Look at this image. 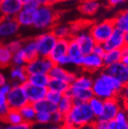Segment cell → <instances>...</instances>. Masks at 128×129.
I'll use <instances>...</instances> for the list:
<instances>
[{
    "label": "cell",
    "mask_w": 128,
    "mask_h": 129,
    "mask_svg": "<svg viewBox=\"0 0 128 129\" xmlns=\"http://www.w3.org/2000/svg\"><path fill=\"white\" fill-rule=\"evenodd\" d=\"M124 85L115 77L101 71L93 79L91 87L94 97L102 101L120 97Z\"/></svg>",
    "instance_id": "6da1fadb"
},
{
    "label": "cell",
    "mask_w": 128,
    "mask_h": 129,
    "mask_svg": "<svg viewBox=\"0 0 128 129\" xmlns=\"http://www.w3.org/2000/svg\"><path fill=\"white\" fill-rule=\"evenodd\" d=\"M96 119L88 102H74L71 110L65 116L63 126L81 129L84 125L93 124Z\"/></svg>",
    "instance_id": "7a4b0ae2"
},
{
    "label": "cell",
    "mask_w": 128,
    "mask_h": 129,
    "mask_svg": "<svg viewBox=\"0 0 128 129\" xmlns=\"http://www.w3.org/2000/svg\"><path fill=\"white\" fill-rule=\"evenodd\" d=\"M56 20L57 14L52 6L46 5L39 6L32 27L36 30L43 31L51 30L56 24Z\"/></svg>",
    "instance_id": "3957f363"
},
{
    "label": "cell",
    "mask_w": 128,
    "mask_h": 129,
    "mask_svg": "<svg viewBox=\"0 0 128 129\" xmlns=\"http://www.w3.org/2000/svg\"><path fill=\"white\" fill-rule=\"evenodd\" d=\"M115 24L112 19L104 20L92 24L89 32L97 44H104L115 30Z\"/></svg>",
    "instance_id": "277c9868"
},
{
    "label": "cell",
    "mask_w": 128,
    "mask_h": 129,
    "mask_svg": "<svg viewBox=\"0 0 128 129\" xmlns=\"http://www.w3.org/2000/svg\"><path fill=\"white\" fill-rule=\"evenodd\" d=\"M35 40L37 43L39 56L49 57L57 42V38L54 35L52 30H47L38 35L35 38Z\"/></svg>",
    "instance_id": "5b68a950"
},
{
    "label": "cell",
    "mask_w": 128,
    "mask_h": 129,
    "mask_svg": "<svg viewBox=\"0 0 128 129\" xmlns=\"http://www.w3.org/2000/svg\"><path fill=\"white\" fill-rule=\"evenodd\" d=\"M12 90L6 95V103L10 109L19 110L28 104L29 101L23 85L17 83H12Z\"/></svg>",
    "instance_id": "8992f818"
},
{
    "label": "cell",
    "mask_w": 128,
    "mask_h": 129,
    "mask_svg": "<svg viewBox=\"0 0 128 129\" xmlns=\"http://www.w3.org/2000/svg\"><path fill=\"white\" fill-rule=\"evenodd\" d=\"M55 66L53 62L49 57H42L38 56L33 60L30 61L25 66L27 74L29 75H34V74H47L52 69V67Z\"/></svg>",
    "instance_id": "52a82bcc"
},
{
    "label": "cell",
    "mask_w": 128,
    "mask_h": 129,
    "mask_svg": "<svg viewBox=\"0 0 128 129\" xmlns=\"http://www.w3.org/2000/svg\"><path fill=\"white\" fill-rule=\"evenodd\" d=\"M122 100L120 97H116L112 99H108L104 101V109L102 115L99 117V120L109 121L115 119L117 113L122 109Z\"/></svg>",
    "instance_id": "ba28073f"
},
{
    "label": "cell",
    "mask_w": 128,
    "mask_h": 129,
    "mask_svg": "<svg viewBox=\"0 0 128 129\" xmlns=\"http://www.w3.org/2000/svg\"><path fill=\"white\" fill-rule=\"evenodd\" d=\"M39 6L34 2L23 6L21 12L16 15L15 19L21 27H30L32 26L36 17L37 10Z\"/></svg>",
    "instance_id": "9c48e42d"
},
{
    "label": "cell",
    "mask_w": 128,
    "mask_h": 129,
    "mask_svg": "<svg viewBox=\"0 0 128 129\" xmlns=\"http://www.w3.org/2000/svg\"><path fill=\"white\" fill-rule=\"evenodd\" d=\"M80 68H82L87 74H93V73L101 72L104 70V63L103 59L100 56H98L94 54H89L82 56V64Z\"/></svg>",
    "instance_id": "30bf717a"
},
{
    "label": "cell",
    "mask_w": 128,
    "mask_h": 129,
    "mask_svg": "<svg viewBox=\"0 0 128 129\" xmlns=\"http://www.w3.org/2000/svg\"><path fill=\"white\" fill-rule=\"evenodd\" d=\"M73 38L76 40V42L78 43L79 47L81 48L82 56L91 54L93 48H94L96 42L90 34L89 30H83L82 31L78 32L77 34L74 35Z\"/></svg>",
    "instance_id": "8fae6325"
},
{
    "label": "cell",
    "mask_w": 128,
    "mask_h": 129,
    "mask_svg": "<svg viewBox=\"0 0 128 129\" xmlns=\"http://www.w3.org/2000/svg\"><path fill=\"white\" fill-rule=\"evenodd\" d=\"M20 28L21 26L15 18L3 17L0 20V38H13L19 32Z\"/></svg>",
    "instance_id": "7c38bea8"
},
{
    "label": "cell",
    "mask_w": 128,
    "mask_h": 129,
    "mask_svg": "<svg viewBox=\"0 0 128 129\" xmlns=\"http://www.w3.org/2000/svg\"><path fill=\"white\" fill-rule=\"evenodd\" d=\"M105 73L117 79L124 86L128 85V69L122 62L111 64L104 68Z\"/></svg>",
    "instance_id": "4fadbf2b"
},
{
    "label": "cell",
    "mask_w": 128,
    "mask_h": 129,
    "mask_svg": "<svg viewBox=\"0 0 128 129\" xmlns=\"http://www.w3.org/2000/svg\"><path fill=\"white\" fill-rule=\"evenodd\" d=\"M22 85H23L25 92H26V96L29 103L34 104V103L38 102V101L46 99L48 88L35 86V85L30 84L28 82H26Z\"/></svg>",
    "instance_id": "5bb4252c"
},
{
    "label": "cell",
    "mask_w": 128,
    "mask_h": 129,
    "mask_svg": "<svg viewBox=\"0 0 128 129\" xmlns=\"http://www.w3.org/2000/svg\"><path fill=\"white\" fill-rule=\"evenodd\" d=\"M22 7L23 5L20 0H2L0 4V14H2L3 17L15 18Z\"/></svg>",
    "instance_id": "9a60e30c"
},
{
    "label": "cell",
    "mask_w": 128,
    "mask_h": 129,
    "mask_svg": "<svg viewBox=\"0 0 128 129\" xmlns=\"http://www.w3.org/2000/svg\"><path fill=\"white\" fill-rule=\"evenodd\" d=\"M105 51L116 50V49H123L125 47L124 45V32L122 30L115 29L111 36L103 44Z\"/></svg>",
    "instance_id": "2e32d148"
},
{
    "label": "cell",
    "mask_w": 128,
    "mask_h": 129,
    "mask_svg": "<svg viewBox=\"0 0 128 129\" xmlns=\"http://www.w3.org/2000/svg\"><path fill=\"white\" fill-rule=\"evenodd\" d=\"M50 79H56V80L65 81L69 84H72L76 78V74L74 72L67 70L66 67H60L57 64H55L52 69L48 73Z\"/></svg>",
    "instance_id": "e0dca14e"
},
{
    "label": "cell",
    "mask_w": 128,
    "mask_h": 129,
    "mask_svg": "<svg viewBox=\"0 0 128 129\" xmlns=\"http://www.w3.org/2000/svg\"><path fill=\"white\" fill-rule=\"evenodd\" d=\"M66 94L72 98L74 102H89L94 97L91 89L76 88L71 85Z\"/></svg>",
    "instance_id": "ac0fdd59"
},
{
    "label": "cell",
    "mask_w": 128,
    "mask_h": 129,
    "mask_svg": "<svg viewBox=\"0 0 128 129\" xmlns=\"http://www.w3.org/2000/svg\"><path fill=\"white\" fill-rule=\"evenodd\" d=\"M101 7V0H82L79 11L85 16H93Z\"/></svg>",
    "instance_id": "d6986e66"
},
{
    "label": "cell",
    "mask_w": 128,
    "mask_h": 129,
    "mask_svg": "<svg viewBox=\"0 0 128 129\" xmlns=\"http://www.w3.org/2000/svg\"><path fill=\"white\" fill-rule=\"evenodd\" d=\"M21 51L23 54L27 63L38 57V48H37V43L35 39H30V40H24L23 46H22Z\"/></svg>",
    "instance_id": "ffe728a7"
},
{
    "label": "cell",
    "mask_w": 128,
    "mask_h": 129,
    "mask_svg": "<svg viewBox=\"0 0 128 129\" xmlns=\"http://www.w3.org/2000/svg\"><path fill=\"white\" fill-rule=\"evenodd\" d=\"M9 77L13 83L24 84L28 80V74L25 67H12L9 73Z\"/></svg>",
    "instance_id": "44dd1931"
},
{
    "label": "cell",
    "mask_w": 128,
    "mask_h": 129,
    "mask_svg": "<svg viewBox=\"0 0 128 129\" xmlns=\"http://www.w3.org/2000/svg\"><path fill=\"white\" fill-rule=\"evenodd\" d=\"M68 43L69 40H57V42L49 56V58L54 62V64L61 56L67 55Z\"/></svg>",
    "instance_id": "7402d4cb"
},
{
    "label": "cell",
    "mask_w": 128,
    "mask_h": 129,
    "mask_svg": "<svg viewBox=\"0 0 128 129\" xmlns=\"http://www.w3.org/2000/svg\"><path fill=\"white\" fill-rule=\"evenodd\" d=\"M93 79L94 77L87 73H84L82 75H77L75 80L71 84V86L81 89H91L92 85H93Z\"/></svg>",
    "instance_id": "603a6c76"
},
{
    "label": "cell",
    "mask_w": 128,
    "mask_h": 129,
    "mask_svg": "<svg viewBox=\"0 0 128 129\" xmlns=\"http://www.w3.org/2000/svg\"><path fill=\"white\" fill-rule=\"evenodd\" d=\"M51 30L57 40H70L74 36L70 25L67 24H56Z\"/></svg>",
    "instance_id": "cb8c5ba5"
},
{
    "label": "cell",
    "mask_w": 128,
    "mask_h": 129,
    "mask_svg": "<svg viewBox=\"0 0 128 129\" xmlns=\"http://www.w3.org/2000/svg\"><path fill=\"white\" fill-rule=\"evenodd\" d=\"M123 58V50L122 49H116V50L108 51L105 53L102 59L104 63V67H109L111 64H116V63L122 62Z\"/></svg>",
    "instance_id": "d4e9b609"
},
{
    "label": "cell",
    "mask_w": 128,
    "mask_h": 129,
    "mask_svg": "<svg viewBox=\"0 0 128 129\" xmlns=\"http://www.w3.org/2000/svg\"><path fill=\"white\" fill-rule=\"evenodd\" d=\"M32 105H33L34 109H35L37 113H48V114L52 115L53 113L57 111V105L50 102L46 99L38 101V102L34 103Z\"/></svg>",
    "instance_id": "484cf974"
},
{
    "label": "cell",
    "mask_w": 128,
    "mask_h": 129,
    "mask_svg": "<svg viewBox=\"0 0 128 129\" xmlns=\"http://www.w3.org/2000/svg\"><path fill=\"white\" fill-rule=\"evenodd\" d=\"M28 83L30 84L39 87L48 88V83L50 82V77L47 74H34V75H28Z\"/></svg>",
    "instance_id": "4316f807"
},
{
    "label": "cell",
    "mask_w": 128,
    "mask_h": 129,
    "mask_svg": "<svg viewBox=\"0 0 128 129\" xmlns=\"http://www.w3.org/2000/svg\"><path fill=\"white\" fill-rule=\"evenodd\" d=\"M19 112L23 119V122H27V123L32 124V125H33V123H35L37 112L32 104L28 103L21 109H19Z\"/></svg>",
    "instance_id": "83f0119b"
},
{
    "label": "cell",
    "mask_w": 128,
    "mask_h": 129,
    "mask_svg": "<svg viewBox=\"0 0 128 129\" xmlns=\"http://www.w3.org/2000/svg\"><path fill=\"white\" fill-rule=\"evenodd\" d=\"M115 24V28L124 32L128 31V11H123L116 14L112 19Z\"/></svg>",
    "instance_id": "f1b7e54d"
},
{
    "label": "cell",
    "mask_w": 128,
    "mask_h": 129,
    "mask_svg": "<svg viewBox=\"0 0 128 129\" xmlns=\"http://www.w3.org/2000/svg\"><path fill=\"white\" fill-rule=\"evenodd\" d=\"M70 85L68 83L65 81L61 80H56V79H50V82L48 83V90L50 91H54L56 92H59L61 94H66L70 88Z\"/></svg>",
    "instance_id": "f546056e"
},
{
    "label": "cell",
    "mask_w": 128,
    "mask_h": 129,
    "mask_svg": "<svg viewBox=\"0 0 128 129\" xmlns=\"http://www.w3.org/2000/svg\"><path fill=\"white\" fill-rule=\"evenodd\" d=\"M13 53L11 52L6 45L0 44V67L6 68L10 67L12 63Z\"/></svg>",
    "instance_id": "4dcf8cb0"
},
{
    "label": "cell",
    "mask_w": 128,
    "mask_h": 129,
    "mask_svg": "<svg viewBox=\"0 0 128 129\" xmlns=\"http://www.w3.org/2000/svg\"><path fill=\"white\" fill-rule=\"evenodd\" d=\"M74 102L72 98L66 93V94L63 95L61 101L57 104V111L63 114L64 116H66L71 110V109L74 106Z\"/></svg>",
    "instance_id": "1f68e13d"
},
{
    "label": "cell",
    "mask_w": 128,
    "mask_h": 129,
    "mask_svg": "<svg viewBox=\"0 0 128 129\" xmlns=\"http://www.w3.org/2000/svg\"><path fill=\"white\" fill-rule=\"evenodd\" d=\"M2 121L7 125H18V124L23 122V119H22L19 110L10 109L9 112L7 113V115L2 119Z\"/></svg>",
    "instance_id": "d6a6232c"
},
{
    "label": "cell",
    "mask_w": 128,
    "mask_h": 129,
    "mask_svg": "<svg viewBox=\"0 0 128 129\" xmlns=\"http://www.w3.org/2000/svg\"><path fill=\"white\" fill-rule=\"evenodd\" d=\"M89 105H90V109H91L92 112L98 119L103 113V109H104V101L99 99L97 97H93L90 101H89Z\"/></svg>",
    "instance_id": "836d02e7"
},
{
    "label": "cell",
    "mask_w": 128,
    "mask_h": 129,
    "mask_svg": "<svg viewBox=\"0 0 128 129\" xmlns=\"http://www.w3.org/2000/svg\"><path fill=\"white\" fill-rule=\"evenodd\" d=\"M67 55L70 56L73 60L77 59L79 57H82V54L81 51V48L79 47L78 43L76 42V40L74 38L69 40L68 43V49H67Z\"/></svg>",
    "instance_id": "e575fe53"
},
{
    "label": "cell",
    "mask_w": 128,
    "mask_h": 129,
    "mask_svg": "<svg viewBox=\"0 0 128 129\" xmlns=\"http://www.w3.org/2000/svg\"><path fill=\"white\" fill-rule=\"evenodd\" d=\"M26 64H27V61L21 50L13 54L12 63H11L12 67H25Z\"/></svg>",
    "instance_id": "d590c367"
},
{
    "label": "cell",
    "mask_w": 128,
    "mask_h": 129,
    "mask_svg": "<svg viewBox=\"0 0 128 129\" xmlns=\"http://www.w3.org/2000/svg\"><path fill=\"white\" fill-rule=\"evenodd\" d=\"M24 40H21V39H14V40H10L9 42L6 44V47L8 48V49L14 54V53L18 52L19 50H21L23 46Z\"/></svg>",
    "instance_id": "8d00e7d4"
},
{
    "label": "cell",
    "mask_w": 128,
    "mask_h": 129,
    "mask_svg": "<svg viewBox=\"0 0 128 129\" xmlns=\"http://www.w3.org/2000/svg\"><path fill=\"white\" fill-rule=\"evenodd\" d=\"M51 114L48 113H37L35 123L40 124V125H47V124L51 123Z\"/></svg>",
    "instance_id": "74e56055"
},
{
    "label": "cell",
    "mask_w": 128,
    "mask_h": 129,
    "mask_svg": "<svg viewBox=\"0 0 128 129\" xmlns=\"http://www.w3.org/2000/svg\"><path fill=\"white\" fill-rule=\"evenodd\" d=\"M62 97H63V94H61V93L48 90L46 100H48V101H50V102L54 103V104L57 105L58 103H59V101H61V99H62Z\"/></svg>",
    "instance_id": "f35d334b"
},
{
    "label": "cell",
    "mask_w": 128,
    "mask_h": 129,
    "mask_svg": "<svg viewBox=\"0 0 128 129\" xmlns=\"http://www.w3.org/2000/svg\"><path fill=\"white\" fill-rule=\"evenodd\" d=\"M108 129H128V121H116L115 119L108 122Z\"/></svg>",
    "instance_id": "ab89813d"
},
{
    "label": "cell",
    "mask_w": 128,
    "mask_h": 129,
    "mask_svg": "<svg viewBox=\"0 0 128 129\" xmlns=\"http://www.w3.org/2000/svg\"><path fill=\"white\" fill-rule=\"evenodd\" d=\"M64 119H65V116L63 114H61L60 112L56 111L51 116V123L55 124L56 125L63 126V125H64Z\"/></svg>",
    "instance_id": "60d3db41"
},
{
    "label": "cell",
    "mask_w": 128,
    "mask_h": 129,
    "mask_svg": "<svg viewBox=\"0 0 128 129\" xmlns=\"http://www.w3.org/2000/svg\"><path fill=\"white\" fill-rule=\"evenodd\" d=\"M55 64H57V66H60V67H63L73 66V59L71 58L68 55H66V56H61L60 58H58L57 60L55 62Z\"/></svg>",
    "instance_id": "b9f144b4"
},
{
    "label": "cell",
    "mask_w": 128,
    "mask_h": 129,
    "mask_svg": "<svg viewBox=\"0 0 128 129\" xmlns=\"http://www.w3.org/2000/svg\"><path fill=\"white\" fill-rule=\"evenodd\" d=\"M32 124L22 122L18 125H6L4 126V129H32Z\"/></svg>",
    "instance_id": "7bdbcfd3"
},
{
    "label": "cell",
    "mask_w": 128,
    "mask_h": 129,
    "mask_svg": "<svg viewBox=\"0 0 128 129\" xmlns=\"http://www.w3.org/2000/svg\"><path fill=\"white\" fill-rule=\"evenodd\" d=\"M106 51H105V48L103 47L102 44H97L95 45L94 48H93V50H92V54L96 55L98 56H100V57H103V56L105 55Z\"/></svg>",
    "instance_id": "ee69618b"
},
{
    "label": "cell",
    "mask_w": 128,
    "mask_h": 129,
    "mask_svg": "<svg viewBox=\"0 0 128 129\" xmlns=\"http://www.w3.org/2000/svg\"><path fill=\"white\" fill-rule=\"evenodd\" d=\"M9 110H10V108L7 105V103H5V104L0 106V119L1 120L7 115V113L9 112Z\"/></svg>",
    "instance_id": "f6af8a7d"
},
{
    "label": "cell",
    "mask_w": 128,
    "mask_h": 129,
    "mask_svg": "<svg viewBox=\"0 0 128 129\" xmlns=\"http://www.w3.org/2000/svg\"><path fill=\"white\" fill-rule=\"evenodd\" d=\"M12 87H13L12 83H6V84L0 86V92L2 93V94H4L5 96H6L8 93L10 92L11 90H12Z\"/></svg>",
    "instance_id": "bcb514c9"
},
{
    "label": "cell",
    "mask_w": 128,
    "mask_h": 129,
    "mask_svg": "<svg viewBox=\"0 0 128 129\" xmlns=\"http://www.w3.org/2000/svg\"><path fill=\"white\" fill-rule=\"evenodd\" d=\"M94 125L97 129H108V122L96 119L94 122Z\"/></svg>",
    "instance_id": "7dc6e473"
},
{
    "label": "cell",
    "mask_w": 128,
    "mask_h": 129,
    "mask_svg": "<svg viewBox=\"0 0 128 129\" xmlns=\"http://www.w3.org/2000/svg\"><path fill=\"white\" fill-rule=\"evenodd\" d=\"M107 4L111 7H116V6L122 5L126 2V0H106Z\"/></svg>",
    "instance_id": "c3c4849f"
},
{
    "label": "cell",
    "mask_w": 128,
    "mask_h": 129,
    "mask_svg": "<svg viewBox=\"0 0 128 129\" xmlns=\"http://www.w3.org/2000/svg\"><path fill=\"white\" fill-rule=\"evenodd\" d=\"M123 50V58H122V63L127 67L128 69V48L124 47L122 49Z\"/></svg>",
    "instance_id": "681fc988"
},
{
    "label": "cell",
    "mask_w": 128,
    "mask_h": 129,
    "mask_svg": "<svg viewBox=\"0 0 128 129\" xmlns=\"http://www.w3.org/2000/svg\"><path fill=\"white\" fill-rule=\"evenodd\" d=\"M120 98H122V99H128V85H126V86H124L123 88Z\"/></svg>",
    "instance_id": "f907efd6"
},
{
    "label": "cell",
    "mask_w": 128,
    "mask_h": 129,
    "mask_svg": "<svg viewBox=\"0 0 128 129\" xmlns=\"http://www.w3.org/2000/svg\"><path fill=\"white\" fill-rule=\"evenodd\" d=\"M7 82V79H6V76L3 74L2 72H0V86L6 84Z\"/></svg>",
    "instance_id": "816d5d0a"
},
{
    "label": "cell",
    "mask_w": 128,
    "mask_h": 129,
    "mask_svg": "<svg viewBox=\"0 0 128 129\" xmlns=\"http://www.w3.org/2000/svg\"><path fill=\"white\" fill-rule=\"evenodd\" d=\"M33 2L35 4H37L39 6H46L48 5V0H33Z\"/></svg>",
    "instance_id": "f5cc1de1"
},
{
    "label": "cell",
    "mask_w": 128,
    "mask_h": 129,
    "mask_svg": "<svg viewBox=\"0 0 128 129\" xmlns=\"http://www.w3.org/2000/svg\"><path fill=\"white\" fill-rule=\"evenodd\" d=\"M121 100H122V107H123V109H124V110L128 113V99H122V98H121Z\"/></svg>",
    "instance_id": "db71d44e"
},
{
    "label": "cell",
    "mask_w": 128,
    "mask_h": 129,
    "mask_svg": "<svg viewBox=\"0 0 128 129\" xmlns=\"http://www.w3.org/2000/svg\"><path fill=\"white\" fill-rule=\"evenodd\" d=\"M5 103H6V96H5L4 94L0 92V106L5 104Z\"/></svg>",
    "instance_id": "11a10c76"
},
{
    "label": "cell",
    "mask_w": 128,
    "mask_h": 129,
    "mask_svg": "<svg viewBox=\"0 0 128 129\" xmlns=\"http://www.w3.org/2000/svg\"><path fill=\"white\" fill-rule=\"evenodd\" d=\"M81 129H97V128H96V126H95L94 123H93V124H90V125H84V126H82Z\"/></svg>",
    "instance_id": "9f6ffc18"
},
{
    "label": "cell",
    "mask_w": 128,
    "mask_h": 129,
    "mask_svg": "<svg viewBox=\"0 0 128 129\" xmlns=\"http://www.w3.org/2000/svg\"><path fill=\"white\" fill-rule=\"evenodd\" d=\"M124 45L128 48V31L124 32Z\"/></svg>",
    "instance_id": "6f0895ef"
},
{
    "label": "cell",
    "mask_w": 128,
    "mask_h": 129,
    "mask_svg": "<svg viewBox=\"0 0 128 129\" xmlns=\"http://www.w3.org/2000/svg\"><path fill=\"white\" fill-rule=\"evenodd\" d=\"M20 1L22 2V4L23 6H26V5H29L31 2H33V0H20Z\"/></svg>",
    "instance_id": "680465c9"
},
{
    "label": "cell",
    "mask_w": 128,
    "mask_h": 129,
    "mask_svg": "<svg viewBox=\"0 0 128 129\" xmlns=\"http://www.w3.org/2000/svg\"><path fill=\"white\" fill-rule=\"evenodd\" d=\"M48 5H50V6H53V5L56 4L58 2V0H48Z\"/></svg>",
    "instance_id": "91938a15"
},
{
    "label": "cell",
    "mask_w": 128,
    "mask_h": 129,
    "mask_svg": "<svg viewBox=\"0 0 128 129\" xmlns=\"http://www.w3.org/2000/svg\"><path fill=\"white\" fill-rule=\"evenodd\" d=\"M62 126H59V125H55V126H52L50 127V128H48V129H61Z\"/></svg>",
    "instance_id": "94428289"
},
{
    "label": "cell",
    "mask_w": 128,
    "mask_h": 129,
    "mask_svg": "<svg viewBox=\"0 0 128 129\" xmlns=\"http://www.w3.org/2000/svg\"><path fill=\"white\" fill-rule=\"evenodd\" d=\"M65 1H68V0H58V2H65Z\"/></svg>",
    "instance_id": "6125c7cd"
},
{
    "label": "cell",
    "mask_w": 128,
    "mask_h": 129,
    "mask_svg": "<svg viewBox=\"0 0 128 129\" xmlns=\"http://www.w3.org/2000/svg\"><path fill=\"white\" fill-rule=\"evenodd\" d=\"M0 129H4V126H3V125H1V124H0Z\"/></svg>",
    "instance_id": "be15d7a7"
},
{
    "label": "cell",
    "mask_w": 128,
    "mask_h": 129,
    "mask_svg": "<svg viewBox=\"0 0 128 129\" xmlns=\"http://www.w3.org/2000/svg\"><path fill=\"white\" fill-rule=\"evenodd\" d=\"M61 129H65V128H64V127H63V126H62V127H61Z\"/></svg>",
    "instance_id": "e7e4bbea"
},
{
    "label": "cell",
    "mask_w": 128,
    "mask_h": 129,
    "mask_svg": "<svg viewBox=\"0 0 128 129\" xmlns=\"http://www.w3.org/2000/svg\"><path fill=\"white\" fill-rule=\"evenodd\" d=\"M1 2H2V0H0V4H1Z\"/></svg>",
    "instance_id": "03108f58"
},
{
    "label": "cell",
    "mask_w": 128,
    "mask_h": 129,
    "mask_svg": "<svg viewBox=\"0 0 128 129\" xmlns=\"http://www.w3.org/2000/svg\"><path fill=\"white\" fill-rule=\"evenodd\" d=\"M126 10H127V11H128V7H127V9H126Z\"/></svg>",
    "instance_id": "003e7915"
}]
</instances>
